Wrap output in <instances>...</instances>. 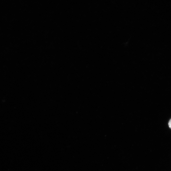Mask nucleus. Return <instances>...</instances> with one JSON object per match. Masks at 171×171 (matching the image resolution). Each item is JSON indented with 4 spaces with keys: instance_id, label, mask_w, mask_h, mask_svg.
<instances>
[{
    "instance_id": "obj_1",
    "label": "nucleus",
    "mask_w": 171,
    "mask_h": 171,
    "mask_svg": "<svg viewBox=\"0 0 171 171\" xmlns=\"http://www.w3.org/2000/svg\"><path fill=\"white\" fill-rule=\"evenodd\" d=\"M169 126L170 129H171V119L170 120L169 122Z\"/></svg>"
}]
</instances>
